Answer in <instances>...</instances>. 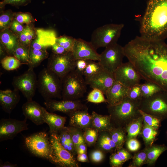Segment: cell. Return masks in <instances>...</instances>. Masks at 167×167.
Segmentation results:
<instances>
[{
    "label": "cell",
    "instance_id": "obj_1",
    "mask_svg": "<svg viewBox=\"0 0 167 167\" xmlns=\"http://www.w3.org/2000/svg\"><path fill=\"white\" fill-rule=\"evenodd\" d=\"M125 56L141 78L167 94V45L163 41L136 36L124 47Z\"/></svg>",
    "mask_w": 167,
    "mask_h": 167
},
{
    "label": "cell",
    "instance_id": "obj_2",
    "mask_svg": "<svg viewBox=\"0 0 167 167\" xmlns=\"http://www.w3.org/2000/svg\"><path fill=\"white\" fill-rule=\"evenodd\" d=\"M140 32V36L150 40L163 41L167 38V0H149Z\"/></svg>",
    "mask_w": 167,
    "mask_h": 167
},
{
    "label": "cell",
    "instance_id": "obj_3",
    "mask_svg": "<svg viewBox=\"0 0 167 167\" xmlns=\"http://www.w3.org/2000/svg\"><path fill=\"white\" fill-rule=\"evenodd\" d=\"M140 101L127 97L117 105H107L113 126L125 128L131 122L141 116L139 108Z\"/></svg>",
    "mask_w": 167,
    "mask_h": 167
},
{
    "label": "cell",
    "instance_id": "obj_4",
    "mask_svg": "<svg viewBox=\"0 0 167 167\" xmlns=\"http://www.w3.org/2000/svg\"><path fill=\"white\" fill-rule=\"evenodd\" d=\"M37 88L45 101L62 98V80L47 67L43 69L39 73Z\"/></svg>",
    "mask_w": 167,
    "mask_h": 167
},
{
    "label": "cell",
    "instance_id": "obj_5",
    "mask_svg": "<svg viewBox=\"0 0 167 167\" xmlns=\"http://www.w3.org/2000/svg\"><path fill=\"white\" fill-rule=\"evenodd\" d=\"M62 80V100H79L87 92L88 84L85 78L76 69L69 72Z\"/></svg>",
    "mask_w": 167,
    "mask_h": 167
},
{
    "label": "cell",
    "instance_id": "obj_6",
    "mask_svg": "<svg viewBox=\"0 0 167 167\" xmlns=\"http://www.w3.org/2000/svg\"><path fill=\"white\" fill-rule=\"evenodd\" d=\"M124 27L123 24H109L99 27L93 32L90 42L96 50L117 43Z\"/></svg>",
    "mask_w": 167,
    "mask_h": 167
},
{
    "label": "cell",
    "instance_id": "obj_7",
    "mask_svg": "<svg viewBox=\"0 0 167 167\" xmlns=\"http://www.w3.org/2000/svg\"><path fill=\"white\" fill-rule=\"evenodd\" d=\"M25 143L28 151L32 154L51 162L52 148L47 133L41 132L28 136L25 139Z\"/></svg>",
    "mask_w": 167,
    "mask_h": 167
},
{
    "label": "cell",
    "instance_id": "obj_8",
    "mask_svg": "<svg viewBox=\"0 0 167 167\" xmlns=\"http://www.w3.org/2000/svg\"><path fill=\"white\" fill-rule=\"evenodd\" d=\"M139 108L163 121L167 119V94L162 91L149 97L143 98L139 101Z\"/></svg>",
    "mask_w": 167,
    "mask_h": 167
},
{
    "label": "cell",
    "instance_id": "obj_9",
    "mask_svg": "<svg viewBox=\"0 0 167 167\" xmlns=\"http://www.w3.org/2000/svg\"><path fill=\"white\" fill-rule=\"evenodd\" d=\"M12 84L14 89L22 92L27 101L32 100L37 87V78L34 68L29 67L22 74L14 76Z\"/></svg>",
    "mask_w": 167,
    "mask_h": 167
},
{
    "label": "cell",
    "instance_id": "obj_10",
    "mask_svg": "<svg viewBox=\"0 0 167 167\" xmlns=\"http://www.w3.org/2000/svg\"><path fill=\"white\" fill-rule=\"evenodd\" d=\"M75 62L72 52L62 54L52 53L49 58L47 68L62 80L69 72L75 69Z\"/></svg>",
    "mask_w": 167,
    "mask_h": 167
},
{
    "label": "cell",
    "instance_id": "obj_11",
    "mask_svg": "<svg viewBox=\"0 0 167 167\" xmlns=\"http://www.w3.org/2000/svg\"><path fill=\"white\" fill-rule=\"evenodd\" d=\"M49 139L52 148L51 163L61 167L79 166L75 156L60 143L57 134H49Z\"/></svg>",
    "mask_w": 167,
    "mask_h": 167
},
{
    "label": "cell",
    "instance_id": "obj_12",
    "mask_svg": "<svg viewBox=\"0 0 167 167\" xmlns=\"http://www.w3.org/2000/svg\"><path fill=\"white\" fill-rule=\"evenodd\" d=\"M124 56L123 47L116 43L105 48L98 62L104 69L113 72L123 63Z\"/></svg>",
    "mask_w": 167,
    "mask_h": 167
},
{
    "label": "cell",
    "instance_id": "obj_13",
    "mask_svg": "<svg viewBox=\"0 0 167 167\" xmlns=\"http://www.w3.org/2000/svg\"><path fill=\"white\" fill-rule=\"evenodd\" d=\"M113 74L115 81L128 88L139 84L142 79L135 67L129 61L123 63Z\"/></svg>",
    "mask_w": 167,
    "mask_h": 167
},
{
    "label": "cell",
    "instance_id": "obj_14",
    "mask_svg": "<svg viewBox=\"0 0 167 167\" xmlns=\"http://www.w3.org/2000/svg\"><path fill=\"white\" fill-rule=\"evenodd\" d=\"M27 119L19 120L2 118L0 121V141L12 139L19 133L28 129Z\"/></svg>",
    "mask_w": 167,
    "mask_h": 167
},
{
    "label": "cell",
    "instance_id": "obj_15",
    "mask_svg": "<svg viewBox=\"0 0 167 167\" xmlns=\"http://www.w3.org/2000/svg\"><path fill=\"white\" fill-rule=\"evenodd\" d=\"M44 104L46 109L51 112H60L67 115L76 110L88 108L85 105L83 104L79 100L58 101L54 99H50L45 101Z\"/></svg>",
    "mask_w": 167,
    "mask_h": 167
},
{
    "label": "cell",
    "instance_id": "obj_16",
    "mask_svg": "<svg viewBox=\"0 0 167 167\" xmlns=\"http://www.w3.org/2000/svg\"><path fill=\"white\" fill-rule=\"evenodd\" d=\"M75 59H83L99 61L100 54L90 42L81 38H75L72 51Z\"/></svg>",
    "mask_w": 167,
    "mask_h": 167
},
{
    "label": "cell",
    "instance_id": "obj_17",
    "mask_svg": "<svg viewBox=\"0 0 167 167\" xmlns=\"http://www.w3.org/2000/svg\"><path fill=\"white\" fill-rule=\"evenodd\" d=\"M57 38L53 31L39 29L36 31V36L30 46L36 49L46 50L49 47L56 43Z\"/></svg>",
    "mask_w": 167,
    "mask_h": 167
},
{
    "label": "cell",
    "instance_id": "obj_18",
    "mask_svg": "<svg viewBox=\"0 0 167 167\" xmlns=\"http://www.w3.org/2000/svg\"><path fill=\"white\" fill-rule=\"evenodd\" d=\"M44 107L32 100L24 104L22 109L25 118L31 120L37 125L45 123L43 116Z\"/></svg>",
    "mask_w": 167,
    "mask_h": 167
},
{
    "label": "cell",
    "instance_id": "obj_19",
    "mask_svg": "<svg viewBox=\"0 0 167 167\" xmlns=\"http://www.w3.org/2000/svg\"><path fill=\"white\" fill-rule=\"evenodd\" d=\"M115 82L113 72L104 69L96 77L87 82L92 88L101 91L104 94Z\"/></svg>",
    "mask_w": 167,
    "mask_h": 167
},
{
    "label": "cell",
    "instance_id": "obj_20",
    "mask_svg": "<svg viewBox=\"0 0 167 167\" xmlns=\"http://www.w3.org/2000/svg\"><path fill=\"white\" fill-rule=\"evenodd\" d=\"M70 126L82 130L91 127L92 116L88 112V108L73 111L68 115Z\"/></svg>",
    "mask_w": 167,
    "mask_h": 167
},
{
    "label": "cell",
    "instance_id": "obj_21",
    "mask_svg": "<svg viewBox=\"0 0 167 167\" xmlns=\"http://www.w3.org/2000/svg\"><path fill=\"white\" fill-rule=\"evenodd\" d=\"M19 92L15 89L0 90V104L6 113H11L19 102Z\"/></svg>",
    "mask_w": 167,
    "mask_h": 167
},
{
    "label": "cell",
    "instance_id": "obj_22",
    "mask_svg": "<svg viewBox=\"0 0 167 167\" xmlns=\"http://www.w3.org/2000/svg\"><path fill=\"white\" fill-rule=\"evenodd\" d=\"M128 89V88L115 81L105 94L108 105H114L122 102L127 97Z\"/></svg>",
    "mask_w": 167,
    "mask_h": 167
},
{
    "label": "cell",
    "instance_id": "obj_23",
    "mask_svg": "<svg viewBox=\"0 0 167 167\" xmlns=\"http://www.w3.org/2000/svg\"><path fill=\"white\" fill-rule=\"evenodd\" d=\"M43 119L49 127V134H58L64 127L66 117L47 111L44 107Z\"/></svg>",
    "mask_w": 167,
    "mask_h": 167
},
{
    "label": "cell",
    "instance_id": "obj_24",
    "mask_svg": "<svg viewBox=\"0 0 167 167\" xmlns=\"http://www.w3.org/2000/svg\"><path fill=\"white\" fill-rule=\"evenodd\" d=\"M0 41L9 55H13L14 51L20 43L18 36L8 28L0 32Z\"/></svg>",
    "mask_w": 167,
    "mask_h": 167
},
{
    "label": "cell",
    "instance_id": "obj_25",
    "mask_svg": "<svg viewBox=\"0 0 167 167\" xmlns=\"http://www.w3.org/2000/svg\"><path fill=\"white\" fill-rule=\"evenodd\" d=\"M92 120L91 127L99 132L108 131L113 127L111 121V117L109 115L99 114L94 111L92 113Z\"/></svg>",
    "mask_w": 167,
    "mask_h": 167
},
{
    "label": "cell",
    "instance_id": "obj_26",
    "mask_svg": "<svg viewBox=\"0 0 167 167\" xmlns=\"http://www.w3.org/2000/svg\"><path fill=\"white\" fill-rule=\"evenodd\" d=\"M96 143L98 148L104 152L113 153L117 150L116 144L108 131L99 132Z\"/></svg>",
    "mask_w": 167,
    "mask_h": 167
},
{
    "label": "cell",
    "instance_id": "obj_27",
    "mask_svg": "<svg viewBox=\"0 0 167 167\" xmlns=\"http://www.w3.org/2000/svg\"><path fill=\"white\" fill-rule=\"evenodd\" d=\"M145 147L147 150L146 164L148 165L154 164L160 155L167 150V146L165 144H153Z\"/></svg>",
    "mask_w": 167,
    "mask_h": 167
},
{
    "label": "cell",
    "instance_id": "obj_28",
    "mask_svg": "<svg viewBox=\"0 0 167 167\" xmlns=\"http://www.w3.org/2000/svg\"><path fill=\"white\" fill-rule=\"evenodd\" d=\"M109 132L116 144L117 150L123 148L126 140L127 133L125 128L113 126Z\"/></svg>",
    "mask_w": 167,
    "mask_h": 167
},
{
    "label": "cell",
    "instance_id": "obj_29",
    "mask_svg": "<svg viewBox=\"0 0 167 167\" xmlns=\"http://www.w3.org/2000/svg\"><path fill=\"white\" fill-rule=\"evenodd\" d=\"M49 56L47 50H42L35 49L31 46L29 47L30 63L29 67L34 68L38 66L41 63Z\"/></svg>",
    "mask_w": 167,
    "mask_h": 167
},
{
    "label": "cell",
    "instance_id": "obj_30",
    "mask_svg": "<svg viewBox=\"0 0 167 167\" xmlns=\"http://www.w3.org/2000/svg\"><path fill=\"white\" fill-rule=\"evenodd\" d=\"M158 130L147 125L143 122L141 135L145 147L153 144L158 135Z\"/></svg>",
    "mask_w": 167,
    "mask_h": 167
},
{
    "label": "cell",
    "instance_id": "obj_31",
    "mask_svg": "<svg viewBox=\"0 0 167 167\" xmlns=\"http://www.w3.org/2000/svg\"><path fill=\"white\" fill-rule=\"evenodd\" d=\"M143 124L142 116L129 123L125 128L127 133L126 140L136 138L138 136L141 135Z\"/></svg>",
    "mask_w": 167,
    "mask_h": 167
},
{
    "label": "cell",
    "instance_id": "obj_32",
    "mask_svg": "<svg viewBox=\"0 0 167 167\" xmlns=\"http://www.w3.org/2000/svg\"><path fill=\"white\" fill-rule=\"evenodd\" d=\"M104 69L98 62H96L95 61L88 60L87 65L83 74L86 83L96 77Z\"/></svg>",
    "mask_w": 167,
    "mask_h": 167
},
{
    "label": "cell",
    "instance_id": "obj_33",
    "mask_svg": "<svg viewBox=\"0 0 167 167\" xmlns=\"http://www.w3.org/2000/svg\"><path fill=\"white\" fill-rule=\"evenodd\" d=\"M36 35V31L30 24L25 26L23 31L18 36L19 42L21 44L26 47H29Z\"/></svg>",
    "mask_w": 167,
    "mask_h": 167
},
{
    "label": "cell",
    "instance_id": "obj_34",
    "mask_svg": "<svg viewBox=\"0 0 167 167\" xmlns=\"http://www.w3.org/2000/svg\"><path fill=\"white\" fill-rule=\"evenodd\" d=\"M29 47L20 42L14 51L13 56L23 64L28 65L30 63Z\"/></svg>",
    "mask_w": 167,
    "mask_h": 167
},
{
    "label": "cell",
    "instance_id": "obj_35",
    "mask_svg": "<svg viewBox=\"0 0 167 167\" xmlns=\"http://www.w3.org/2000/svg\"><path fill=\"white\" fill-rule=\"evenodd\" d=\"M140 87L143 98L149 97L163 91L157 85L148 82L143 84H140Z\"/></svg>",
    "mask_w": 167,
    "mask_h": 167
},
{
    "label": "cell",
    "instance_id": "obj_36",
    "mask_svg": "<svg viewBox=\"0 0 167 167\" xmlns=\"http://www.w3.org/2000/svg\"><path fill=\"white\" fill-rule=\"evenodd\" d=\"M2 67L5 70L11 71L16 70L23 64L14 56H6L1 61Z\"/></svg>",
    "mask_w": 167,
    "mask_h": 167
},
{
    "label": "cell",
    "instance_id": "obj_37",
    "mask_svg": "<svg viewBox=\"0 0 167 167\" xmlns=\"http://www.w3.org/2000/svg\"><path fill=\"white\" fill-rule=\"evenodd\" d=\"M67 128L71 136L76 150V148L79 144L85 143L83 131L79 128L71 126L67 127Z\"/></svg>",
    "mask_w": 167,
    "mask_h": 167
},
{
    "label": "cell",
    "instance_id": "obj_38",
    "mask_svg": "<svg viewBox=\"0 0 167 167\" xmlns=\"http://www.w3.org/2000/svg\"><path fill=\"white\" fill-rule=\"evenodd\" d=\"M139 112L143 118V122L147 125L158 130L161 126L163 121L160 118L146 113L140 109Z\"/></svg>",
    "mask_w": 167,
    "mask_h": 167
},
{
    "label": "cell",
    "instance_id": "obj_39",
    "mask_svg": "<svg viewBox=\"0 0 167 167\" xmlns=\"http://www.w3.org/2000/svg\"><path fill=\"white\" fill-rule=\"evenodd\" d=\"M132 160L129 165V167H140L146 164L147 150L144 149L135 153L132 158Z\"/></svg>",
    "mask_w": 167,
    "mask_h": 167
},
{
    "label": "cell",
    "instance_id": "obj_40",
    "mask_svg": "<svg viewBox=\"0 0 167 167\" xmlns=\"http://www.w3.org/2000/svg\"><path fill=\"white\" fill-rule=\"evenodd\" d=\"M14 13L11 10L2 12L0 16V29L1 32L9 28L14 19Z\"/></svg>",
    "mask_w": 167,
    "mask_h": 167
},
{
    "label": "cell",
    "instance_id": "obj_41",
    "mask_svg": "<svg viewBox=\"0 0 167 167\" xmlns=\"http://www.w3.org/2000/svg\"><path fill=\"white\" fill-rule=\"evenodd\" d=\"M83 132L84 140L87 146H91L96 143L99 135L97 130L89 127L84 130Z\"/></svg>",
    "mask_w": 167,
    "mask_h": 167
},
{
    "label": "cell",
    "instance_id": "obj_42",
    "mask_svg": "<svg viewBox=\"0 0 167 167\" xmlns=\"http://www.w3.org/2000/svg\"><path fill=\"white\" fill-rule=\"evenodd\" d=\"M104 93L99 89L94 88L88 93L87 97L88 102L95 104L107 103Z\"/></svg>",
    "mask_w": 167,
    "mask_h": 167
},
{
    "label": "cell",
    "instance_id": "obj_43",
    "mask_svg": "<svg viewBox=\"0 0 167 167\" xmlns=\"http://www.w3.org/2000/svg\"><path fill=\"white\" fill-rule=\"evenodd\" d=\"M75 38L71 36H63L57 38L56 43L63 47L68 52H72Z\"/></svg>",
    "mask_w": 167,
    "mask_h": 167
},
{
    "label": "cell",
    "instance_id": "obj_44",
    "mask_svg": "<svg viewBox=\"0 0 167 167\" xmlns=\"http://www.w3.org/2000/svg\"><path fill=\"white\" fill-rule=\"evenodd\" d=\"M14 18L19 23L26 25L30 24L34 21L32 15L29 12L15 13Z\"/></svg>",
    "mask_w": 167,
    "mask_h": 167
},
{
    "label": "cell",
    "instance_id": "obj_45",
    "mask_svg": "<svg viewBox=\"0 0 167 167\" xmlns=\"http://www.w3.org/2000/svg\"><path fill=\"white\" fill-rule=\"evenodd\" d=\"M140 84L128 88L127 92L128 97L135 100H140L143 98Z\"/></svg>",
    "mask_w": 167,
    "mask_h": 167
},
{
    "label": "cell",
    "instance_id": "obj_46",
    "mask_svg": "<svg viewBox=\"0 0 167 167\" xmlns=\"http://www.w3.org/2000/svg\"><path fill=\"white\" fill-rule=\"evenodd\" d=\"M125 162L117 151L113 152L109 157V164L112 167H122Z\"/></svg>",
    "mask_w": 167,
    "mask_h": 167
},
{
    "label": "cell",
    "instance_id": "obj_47",
    "mask_svg": "<svg viewBox=\"0 0 167 167\" xmlns=\"http://www.w3.org/2000/svg\"><path fill=\"white\" fill-rule=\"evenodd\" d=\"M32 0H3L0 2V9L3 8L6 4L15 6H25L30 3Z\"/></svg>",
    "mask_w": 167,
    "mask_h": 167
},
{
    "label": "cell",
    "instance_id": "obj_48",
    "mask_svg": "<svg viewBox=\"0 0 167 167\" xmlns=\"http://www.w3.org/2000/svg\"><path fill=\"white\" fill-rule=\"evenodd\" d=\"M126 143L128 150L132 152L138 151L141 146L140 143L136 138L127 139L126 140Z\"/></svg>",
    "mask_w": 167,
    "mask_h": 167
},
{
    "label": "cell",
    "instance_id": "obj_49",
    "mask_svg": "<svg viewBox=\"0 0 167 167\" xmlns=\"http://www.w3.org/2000/svg\"><path fill=\"white\" fill-rule=\"evenodd\" d=\"M104 152L99 149L92 151L90 155L92 161L95 163H99L102 161L105 157Z\"/></svg>",
    "mask_w": 167,
    "mask_h": 167
},
{
    "label": "cell",
    "instance_id": "obj_50",
    "mask_svg": "<svg viewBox=\"0 0 167 167\" xmlns=\"http://www.w3.org/2000/svg\"><path fill=\"white\" fill-rule=\"evenodd\" d=\"M25 26L14 18L9 28L14 33L18 36L23 31Z\"/></svg>",
    "mask_w": 167,
    "mask_h": 167
},
{
    "label": "cell",
    "instance_id": "obj_51",
    "mask_svg": "<svg viewBox=\"0 0 167 167\" xmlns=\"http://www.w3.org/2000/svg\"><path fill=\"white\" fill-rule=\"evenodd\" d=\"M88 61V60L83 59L76 60L75 69L82 75L87 65Z\"/></svg>",
    "mask_w": 167,
    "mask_h": 167
},
{
    "label": "cell",
    "instance_id": "obj_52",
    "mask_svg": "<svg viewBox=\"0 0 167 167\" xmlns=\"http://www.w3.org/2000/svg\"><path fill=\"white\" fill-rule=\"evenodd\" d=\"M116 151L124 162L132 159V157L133 156L131 154L123 147L117 150Z\"/></svg>",
    "mask_w": 167,
    "mask_h": 167
},
{
    "label": "cell",
    "instance_id": "obj_53",
    "mask_svg": "<svg viewBox=\"0 0 167 167\" xmlns=\"http://www.w3.org/2000/svg\"><path fill=\"white\" fill-rule=\"evenodd\" d=\"M53 53L57 54H65L69 52L63 47L55 43L51 46Z\"/></svg>",
    "mask_w": 167,
    "mask_h": 167
},
{
    "label": "cell",
    "instance_id": "obj_54",
    "mask_svg": "<svg viewBox=\"0 0 167 167\" xmlns=\"http://www.w3.org/2000/svg\"><path fill=\"white\" fill-rule=\"evenodd\" d=\"M87 145L86 143L80 144L76 148L77 155L87 153Z\"/></svg>",
    "mask_w": 167,
    "mask_h": 167
},
{
    "label": "cell",
    "instance_id": "obj_55",
    "mask_svg": "<svg viewBox=\"0 0 167 167\" xmlns=\"http://www.w3.org/2000/svg\"><path fill=\"white\" fill-rule=\"evenodd\" d=\"M76 160L78 161L82 162H89L87 153L77 154Z\"/></svg>",
    "mask_w": 167,
    "mask_h": 167
},
{
    "label": "cell",
    "instance_id": "obj_56",
    "mask_svg": "<svg viewBox=\"0 0 167 167\" xmlns=\"http://www.w3.org/2000/svg\"><path fill=\"white\" fill-rule=\"evenodd\" d=\"M16 164H13L8 161H6L4 163L0 164V167H17Z\"/></svg>",
    "mask_w": 167,
    "mask_h": 167
}]
</instances>
